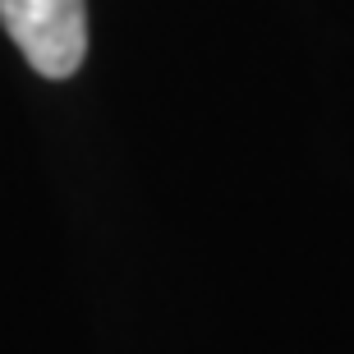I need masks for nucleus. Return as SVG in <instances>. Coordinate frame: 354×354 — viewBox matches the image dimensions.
<instances>
[{
  "label": "nucleus",
  "mask_w": 354,
  "mask_h": 354,
  "mask_svg": "<svg viewBox=\"0 0 354 354\" xmlns=\"http://www.w3.org/2000/svg\"><path fill=\"white\" fill-rule=\"evenodd\" d=\"M0 24L41 79L79 74L88 55L83 0H0Z\"/></svg>",
  "instance_id": "f257e3e1"
}]
</instances>
